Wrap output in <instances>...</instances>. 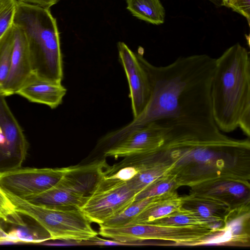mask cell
<instances>
[{
	"label": "cell",
	"instance_id": "6da1fadb",
	"mask_svg": "<svg viewBox=\"0 0 250 250\" xmlns=\"http://www.w3.org/2000/svg\"><path fill=\"white\" fill-rule=\"evenodd\" d=\"M215 60L207 54L193 55L158 66L144 59L151 95L143 111L129 125L157 123L170 130L173 145L229 140L212 114L211 85Z\"/></svg>",
	"mask_w": 250,
	"mask_h": 250
},
{
	"label": "cell",
	"instance_id": "7a4b0ae2",
	"mask_svg": "<svg viewBox=\"0 0 250 250\" xmlns=\"http://www.w3.org/2000/svg\"><path fill=\"white\" fill-rule=\"evenodd\" d=\"M215 123L221 131L239 128L250 135V57L240 43L228 48L215 60L211 85Z\"/></svg>",
	"mask_w": 250,
	"mask_h": 250
},
{
	"label": "cell",
	"instance_id": "3957f363",
	"mask_svg": "<svg viewBox=\"0 0 250 250\" xmlns=\"http://www.w3.org/2000/svg\"><path fill=\"white\" fill-rule=\"evenodd\" d=\"M13 24L25 34L32 73L62 83L63 75L60 33L50 9L17 0Z\"/></svg>",
	"mask_w": 250,
	"mask_h": 250
},
{
	"label": "cell",
	"instance_id": "277c9868",
	"mask_svg": "<svg viewBox=\"0 0 250 250\" xmlns=\"http://www.w3.org/2000/svg\"><path fill=\"white\" fill-rule=\"evenodd\" d=\"M4 191L16 211L35 220L49 233L51 240H87L98 234L80 208L38 205Z\"/></svg>",
	"mask_w": 250,
	"mask_h": 250
},
{
	"label": "cell",
	"instance_id": "5b68a950",
	"mask_svg": "<svg viewBox=\"0 0 250 250\" xmlns=\"http://www.w3.org/2000/svg\"><path fill=\"white\" fill-rule=\"evenodd\" d=\"M108 166L105 160L102 159L68 167L54 186L25 200L38 205L80 208L104 176Z\"/></svg>",
	"mask_w": 250,
	"mask_h": 250
},
{
	"label": "cell",
	"instance_id": "8992f818",
	"mask_svg": "<svg viewBox=\"0 0 250 250\" xmlns=\"http://www.w3.org/2000/svg\"><path fill=\"white\" fill-rule=\"evenodd\" d=\"M137 194L127 181L104 176L80 209L91 223L100 225L127 208Z\"/></svg>",
	"mask_w": 250,
	"mask_h": 250
},
{
	"label": "cell",
	"instance_id": "52a82bcc",
	"mask_svg": "<svg viewBox=\"0 0 250 250\" xmlns=\"http://www.w3.org/2000/svg\"><path fill=\"white\" fill-rule=\"evenodd\" d=\"M110 138L104 155L116 159L157 150L171 141L170 130L155 122L128 125Z\"/></svg>",
	"mask_w": 250,
	"mask_h": 250
},
{
	"label": "cell",
	"instance_id": "ba28073f",
	"mask_svg": "<svg viewBox=\"0 0 250 250\" xmlns=\"http://www.w3.org/2000/svg\"><path fill=\"white\" fill-rule=\"evenodd\" d=\"M68 167L56 168L19 167L0 172V186L18 197L26 199L54 186Z\"/></svg>",
	"mask_w": 250,
	"mask_h": 250
},
{
	"label": "cell",
	"instance_id": "9c48e42d",
	"mask_svg": "<svg viewBox=\"0 0 250 250\" xmlns=\"http://www.w3.org/2000/svg\"><path fill=\"white\" fill-rule=\"evenodd\" d=\"M0 93V172L21 167L28 151L23 130Z\"/></svg>",
	"mask_w": 250,
	"mask_h": 250
},
{
	"label": "cell",
	"instance_id": "30bf717a",
	"mask_svg": "<svg viewBox=\"0 0 250 250\" xmlns=\"http://www.w3.org/2000/svg\"><path fill=\"white\" fill-rule=\"evenodd\" d=\"M120 61L124 67L129 87L133 119L146 107L150 97L151 84L142 54L132 51L124 42L117 44Z\"/></svg>",
	"mask_w": 250,
	"mask_h": 250
},
{
	"label": "cell",
	"instance_id": "8fae6325",
	"mask_svg": "<svg viewBox=\"0 0 250 250\" xmlns=\"http://www.w3.org/2000/svg\"><path fill=\"white\" fill-rule=\"evenodd\" d=\"M13 25V44L7 78L0 87L4 97L14 94L32 73L28 44L23 30Z\"/></svg>",
	"mask_w": 250,
	"mask_h": 250
},
{
	"label": "cell",
	"instance_id": "7c38bea8",
	"mask_svg": "<svg viewBox=\"0 0 250 250\" xmlns=\"http://www.w3.org/2000/svg\"><path fill=\"white\" fill-rule=\"evenodd\" d=\"M66 93L62 83L44 79L32 73L15 94L31 102L55 108L62 103Z\"/></svg>",
	"mask_w": 250,
	"mask_h": 250
},
{
	"label": "cell",
	"instance_id": "4fadbf2b",
	"mask_svg": "<svg viewBox=\"0 0 250 250\" xmlns=\"http://www.w3.org/2000/svg\"><path fill=\"white\" fill-rule=\"evenodd\" d=\"M126 8L137 18L155 25L165 21V11L160 0H126Z\"/></svg>",
	"mask_w": 250,
	"mask_h": 250
},
{
	"label": "cell",
	"instance_id": "5bb4252c",
	"mask_svg": "<svg viewBox=\"0 0 250 250\" xmlns=\"http://www.w3.org/2000/svg\"><path fill=\"white\" fill-rule=\"evenodd\" d=\"M180 203L176 201H161L158 203V198L149 204L130 223L149 224L178 211Z\"/></svg>",
	"mask_w": 250,
	"mask_h": 250
},
{
	"label": "cell",
	"instance_id": "9a60e30c",
	"mask_svg": "<svg viewBox=\"0 0 250 250\" xmlns=\"http://www.w3.org/2000/svg\"><path fill=\"white\" fill-rule=\"evenodd\" d=\"M8 232L9 242H22L31 243H42L51 240L49 233L41 227L28 226L25 223L23 225H18Z\"/></svg>",
	"mask_w": 250,
	"mask_h": 250
},
{
	"label": "cell",
	"instance_id": "2e32d148",
	"mask_svg": "<svg viewBox=\"0 0 250 250\" xmlns=\"http://www.w3.org/2000/svg\"><path fill=\"white\" fill-rule=\"evenodd\" d=\"M158 198V196L148 197L134 201L122 212L100 226L119 227L127 225L130 223L149 204Z\"/></svg>",
	"mask_w": 250,
	"mask_h": 250
},
{
	"label": "cell",
	"instance_id": "e0dca14e",
	"mask_svg": "<svg viewBox=\"0 0 250 250\" xmlns=\"http://www.w3.org/2000/svg\"><path fill=\"white\" fill-rule=\"evenodd\" d=\"M13 44V25L0 39V87L4 83L9 70Z\"/></svg>",
	"mask_w": 250,
	"mask_h": 250
},
{
	"label": "cell",
	"instance_id": "ac0fdd59",
	"mask_svg": "<svg viewBox=\"0 0 250 250\" xmlns=\"http://www.w3.org/2000/svg\"><path fill=\"white\" fill-rule=\"evenodd\" d=\"M200 216L192 215L191 214L181 213L174 212L167 216L157 219L148 224L173 226H195L196 224L205 223L207 222Z\"/></svg>",
	"mask_w": 250,
	"mask_h": 250
},
{
	"label": "cell",
	"instance_id": "d6986e66",
	"mask_svg": "<svg viewBox=\"0 0 250 250\" xmlns=\"http://www.w3.org/2000/svg\"><path fill=\"white\" fill-rule=\"evenodd\" d=\"M20 215L16 211L14 205L0 186V219L15 225H23L25 223Z\"/></svg>",
	"mask_w": 250,
	"mask_h": 250
},
{
	"label": "cell",
	"instance_id": "ffe728a7",
	"mask_svg": "<svg viewBox=\"0 0 250 250\" xmlns=\"http://www.w3.org/2000/svg\"><path fill=\"white\" fill-rule=\"evenodd\" d=\"M17 0H0V39L13 23Z\"/></svg>",
	"mask_w": 250,
	"mask_h": 250
},
{
	"label": "cell",
	"instance_id": "44dd1931",
	"mask_svg": "<svg viewBox=\"0 0 250 250\" xmlns=\"http://www.w3.org/2000/svg\"><path fill=\"white\" fill-rule=\"evenodd\" d=\"M172 185V184L170 182H163L156 184L153 183L139 192L135 196L134 201L163 195L171 188Z\"/></svg>",
	"mask_w": 250,
	"mask_h": 250
},
{
	"label": "cell",
	"instance_id": "7402d4cb",
	"mask_svg": "<svg viewBox=\"0 0 250 250\" xmlns=\"http://www.w3.org/2000/svg\"><path fill=\"white\" fill-rule=\"evenodd\" d=\"M228 7L244 17L250 25V0H230Z\"/></svg>",
	"mask_w": 250,
	"mask_h": 250
},
{
	"label": "cell",
	"instance_id": "603a6c76",
	"mask_svg": "<svg viewBox=\"0 0 250 250\" xmlns=\"http://www.w3.org/2000/svg\"><path fill=\"white\" fill-rule=\"evenodd\" d=\"M231 232L227 229L223 232L215 235L203 241L202 244L217 245L229 241L232 237Z\"/></svg>",
	"mask_w": 250,
	"mask_h": 250
},
{
	"label": "cell",
	"instance_id": "cb8c5ba5",
	"mask_svg": "<svg viewBox=\"0 0 250 250\" xmlns=\"http://www.w3.org/2000/svg\"><path fill=\"white\" fill-rule=\"evenodd\" d=\"M242 228V219L237 218L231 221L228 224L227 229L229 230L232 235H236L241 232Z\"/></svg>",
	"mask_w": 250,
	"mask_h": 250
},
{
	"label": "cell",
	"instance_id": "d4e9b609",
	"mask_svg": "<svg viewBox=\"0 0 250 250\" xmlns=\"http://www.w3.org/2000/svg\"><path fill=\"white\" fill-rule=\"evenodd\" d=\"M196 214L203 219H210L213 214V209L208 206L201 205L197 207Z\"/></svg>",
	"mask_w": 250,
	"mask_h": 250
},
{
	"label": "cell",
	"instance_id": "484cf974",
	"mask_svg": "<svg viewBox=\"0 0 250 250\" xmlns=\"http://www.w3.org/2000/svg\"><path fill=\"white\" fill-rule=\"evenodd\" d=\"M19 1L36 4L43 7L49 8L57 3L59 0H17Z\"/></svg>",
	"mask_w": 250,
	"mask_h": 250
},
{
	"label": "cell",
	"instance_id": "4316f807",
	"mask_svg": "<svg viewBox=\"0 0 250 250\" xmlns=\"http://www.w3.org/2000/svg\"><path fill=\"white\" fill-rule=\"evenodd\" d=\"M228 190L233 195L241 196L245 193L244 187L240 184H233L229 187Z\"/></svg>",
	"mask_w": 250,
	"mask_h": 250
},
{
	"label": "cell",
	"instance_id": "83f0119b",
	"mask_svg": "<svg viewBox=\"0 0 250 250\" xmlns=\"http://www.w3.org/2000/svg\"><path fill=\"white\" fill-rule=\"evenodd\" d=\"M9 242V238L8 232H6L3 228L0 225V243Z\"/></svg>",
	"mask_w": 250,
	"mask_h": 250
},
{
	"label": "cell",
	"instance_id": "f1b7e54d",
	"mask_svg": "<svg viewBox=\"0 0 250 250\" xmlns=\"http://www.w3.org/2000/svg\"><path fill=\"white\" fill-rule=\"evenodd\" d=\"M208 0L216 5L222 6V3L220 0Z\"/></svg>",
	"mask_w": 250,
	"mask_h": 250
},
{
	"label": "cell",
	"instance_id": "f546056e",
	"mask_svg": "<svg viewBox=\"0 0 250 250\" xmlns=\"http://www.w3.org/2000/svg\"><path fill=\"white\" fill-rule=\"evenodd\" d=\"M222 3V6H225L228 7V5L230 0H220Z\"/></svg>",
	"mask_w": 250,
	"mask_h": 250
}]
</instances>
